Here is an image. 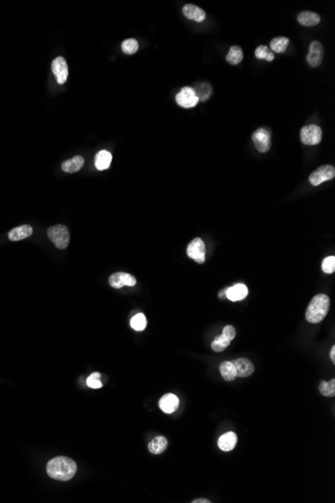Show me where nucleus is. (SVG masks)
<instances>
[{"instance_id": "obj_1", "label": "nucleus", "mask_w": 335, "mask_h": 503, "mask_svg": "<svg viewBox=\"0 0 335 503\" xmlns=\"http://www.w3.org/2000/svg\"><path fill=\"white\" fill-rule=\"evenodd\" d=\"M76 463L66 456H58L46 464V472L53 479L69 481L76 473Z\"/></svg>"}, {"instance_id": "obj_2", "label": "nucleus", "mask_w": 335, "mask_h": 503, "mask_svg": "<svg viewBox=\"0 0 335 503\" xmlns=\"http://www.w3.org/2000/svg\"><path fill=\"white\" fill-rule=\"evenodd\" d=\"M329 307L330 300L326 294L321 293L315 295L307 307L305 313L306 320L311 323H321L327 316Z\"/></svg>"}, {"instance_id": "obj_3", "label": "nucleus", "mask_w": 335, "mask_h": 503, "mask_svg": "<svg viewBox=\"0 0 335 503\" xmlns=\"http://www.w3.org/2000/svg\"><path fill=\"white\" fill-rule=\"evenodd\" d=\"M47 236L58 249H66L71 240V235L68 227L65 225H54L47 230Z\"/></svg>"}, {"instance_id": "obj_4", "label": "nucleus", "mask_w": 335, "mask_h": 503, "mask_svg": "<svg viewBox=\"0 0 335 503\" xmlns=\"http://www.w3.org/2000/svg\"><path fill=\"white\" fill-rule=\"evenodd\" d=\"M301 142L307 146H314L321 142L322 130L317 125L304 126L300 131Z\"/></svg>"}, {"instance_id": "obj_5", "label": "nucleus", "mask_w": 335, "mask_h": 503, "mask_svg": "<svg viewBox=\"0 0 335 503\" xmlns=\"http://www.w3.org/2000/svg\"><path fill=\"white\" fill-rule=\"evenodd\" d=\"M335 176V169L331 165H323L316 169L309 176V181L313 186H318L323 182L333 179Z\"/></svg>"}, {"instance_id": "obj_6", "label": "nucleus", "mask_w": 335, "mask_h": 503, "mask_svg": "<svg viewBox=\"0 0 335 503\" xmlns=\"http://www.w3.org/2000/svg\"><path fill=\"white\" fill-rule=\"evenodd\" d=\"M252 141L259 152L266 153L271 148V133L265 128H260L253 133Z\"/></svg>"}, {"instance_id": "obj_7", "label": "nucleus", "mask_w": 335, "mask_h": 503, "mask_svg": "<svg viewBox=\"0 0 335 503\" xmlns=\"http://www.w3.org/2000/svg\"><path fill=\"white\" fill-rule=\"evenodd\" d=\"M188 256L196 262L203 264L206 259V247L201 238H195L191 241L187 247Z\"/></svg>"}, {"instance_id": "obj_8", "label": "nucleus", "mask_w": 335, "mask_h": 503, "mask_svg": "<svg viewBox=\"0 0 335 503\" xmlns=\"http://www.w3.org/2000/svg\"><path fill=\"white\" fill-rule=\"evenodd\" d=\"M176 102L180 107L184 108H191L197 106V104L199 103V99L197 98L193 88L185 87L176 96Z\"/></svg>"}, {"instance_id": "obj_9", "label": "nucleus", "mask_w": 335, "mask_h": 503, "mask_svg": "<svg viewBox=\"0 0 335 503\" xmlns=\"http://www.w3.org/2000/svg\"><path fill=\"white\" fill-rule=\"evenodd\" d=\"M324 56L323 45L319 41H312L309 46V52L306 60L311 68H318L322 64Z\"/></svg>"}, {"instance_id": "obj_10", "label": "nucleus", "mask_w": 335, "mask_h": 503, "mask_svg": "<svg viewBox=\"0 0 335 503\" xmlns=\"http://www.w3.org/2000/svg\"><path fill=\"white\" fill-rule=\"evenodd\" d=\"M108 284L114 288H122L123 287H135L137 285V279L130 273L116 272L109 276Z\"/></svg>"}, {"instance_id": "obj_11", "label": "nucleus", "mask_w": 335, "mask_h": 503, "mask_svg": "<svg viewBox=\"0 0 335 503\" xmlns=\"http://www.w3.org/2000/svg\"><path fill=\"white\" fill-rule=\"evenodd\" d=\"M52 70L59 85H62L67 82L69 75V67L65 58L58 56L55 59H53L52 64Z\"/></svg>"}, {"instance_id": "obj_12", "label": "nucleus", "mask_w": 335, "mask_h": 503, "mask_svg": "<svg viewBox=\"0 0 335 503\" xmlns=\"http://www.w3.org/2000/svg\"><path fill=\"white\" fill-rule=\"evenodd\" d=\"M179 398L176 395L171 394V393L164 395L159 401V409L166 414H172L175 411H177V409L179 408Z\"/></svg>"}, {"instance_id": "obj_13", "label": "nucleus", "mask_w": 335, "mask_h": 503, "mask_svg": "<svg viewBox=\"0 0 335 503\" xmlns=\"http://www.w3.org/2000/svg\"><path fill=\"white\" fill-rule=\"evenodd\" d=\"M232 363L234 364L237 372V377H240V378H246V377L251 376L254 373V365L249 359L246 358H240L233 360Z\"/></svg>"}, {"instance_id": "obj_14", "label": "nucleus", "mask_w": 335, "mask_h": 503, "mask_svg": "<svg viewBox=\"0 0 335 503\" xmlns=\"http://www.w3.org/2000/svg\"><path fill=\"white\" fill-rule=\"evenodd\" d=\"M183 14L188 19L196 22H203L206 18V12L204 9L194 4H186L183 7Z\"/></svg>"}, {"instance_id": "obj_15", "label": "nucleus", "mask_w": 335, "mask_h": 503, "mask_svg": "<svg viewBox=\"0 0 335 503\" xmlns=\"http://www.w3.org/2000/svg\"><path fill=\"white\" fill-rule=\"evenodd\" d=\"M248 295V288L243 284L235 285L226 290V297L231 302L242 301Z\"/></svg>"}, {"instance_id": "obj_16", "label": "nucleus", "mask_w": 335, "mask_h": 503, "mask_svg": "<svg viewBox=\"0 0 335 503\" xmlns=\"http://www.w3.org/2000/svg\"><path fill=\"white\" fill-rule=\"evenodd\" d=\"M34 233V228L30 225H21L14 227L8 233V238L11 241H19L31 236Z\"/></svg>"}, {"instance_id": "obj_17", "label": "nucleus", "mask_w": 335, "mask_h": 503, "mask_svg": "<svg viewBox=\"0 0 335 503\" xmlns=\"http://www.w3.org/2000/svg\"><path fill=\"white\" fill-rule=\"evenodd\" d=\"M238 441L237 435L234 432H228L223 434L218 440V446L222 451H231L236 447Z\"/></svg>"}, {"instance_id": "obj_18", "label": "nucleus", "mask_w": 335, "mask_h": 503, "mask_svg": "<svg viewBox=\"0 0 335 503\" xmlns=\"http://www.w3.org/2000/svg\"><path fill=\"white\" fill-rule=\"evenodd\" d=\"M297 20L301 25L312 27L320 22V17L312 11H302L297 15Z\"/></svg>"}, {"instance_id": "obj_19", "label": "nucleus", "mask_w": 335, "mask_h": 503, "mask_svg": "<svg viewBox=\"0 0 335 503\" xmlns=\"http://www.w3.org/2000/svg\"><path fill=\"white\" fill-rule=\"evenodd\" d=\"M85 160L82 156H74L73 158L65 161L61 165V169L67 173H75L82 169Z\"/></svg>"}, {"instance_id": "obj_20", "label": "nucleus", "mask_w": 335, "mask_h": 503, "mask_svg": "<svg viewBox=\"0 0 335 503\" xmlns=\"http://www.w3.org/2000/svg\"><path fill=\"white\" fill-rule=\"evenodd\" d=\"M111 159H113V156H111V154L108 151L102 150L97 154V156H95V159H94L95 167H97L98 170H101V171L106 170L109 167Z\"/></svg>"}, {"instance_id": "obj_21", "label": "nucleus", "mask_w": 335, "mask_h": 503, "mask_svg": "<svg viewBox=\"0 0 335 503\" xmlns=\"http://www.w3.org/2000/svg\"><path fill=\"white\" fill-rule=\"evenodd\" d=\"M220 373L225 381L231 382L237 378L236 368L232 361H223L220 365Z\"/></svg>"}, {"instance_id": "obj_22", "label": "nucleus", "mask_w": 335, "mask_h": 503, "mask_svg": "<svg viewBox=\"0 0 335 503\" xmlns=\"http://www.w3.org/2000/svg\"><path fill=\"white\" fill-rule=\"evenodd\" d=\"M168 447V440L164 436L155 437L149 444V450L153 454H161Z\"/></svg>"}, {"instance_id": "obj_23", "label": "nucleus", "mask_w": 335, "mask_h": 503, "mask_svg": "<svg viewBox=\"0 0 335 503\" xmlns=\"http://www.w3.org/2000/svg\"><path fill=\"white\" fill-rule=\"evenodd\" d=\"M243 57H244L243 51L240 46L232 45L229 50L228 54L226 55V60L229 62L230 65L236 66V65L240 64V62L243 60Z\"/></svg>"}, {"instance_id": "obj_24", "label": "nucleus", "mask_w": 335, "mask_h": 503, "mask_svg": "<svg viewBox=\"0 0 335 503\" xmlns=\"http://www.w3.org/2000/svg\"><path fill=\"white\" fill-rule=\"evenodd\" d=\"M289 38L286 36H277L274 37L270 42V46L273 52L277 54H283L287 50V46L289 45Z\"/></svg>"}, {"instance_id": "obj_25", "label": "nucleus", "mask_w": 335, "mask_h": 503, "mask_svg": "<svg viewBox=\"0 0 335 503\" xmlns=\"http://www.w3.org/2000/svg\"><path fill=\"white\" fill-rule=\"evenodd\" d=\"M195 90V93L197 98L199 99V101H206L208 100L211 96L212 93V88L210 86V84L208 83H201L200 85L197 86L196 89H194Z\"/></svg>"}, {"instance_id": "obj_26", "label": "nucleus", "mask_w": 335, "mask_h": 503, "mask_svg": "<svg viewBox=\"0 0 335 503\" xmlns=\"http://www.w3.org/2000/svg\"><path fill=\"white\" fill-rule=\"evenodd\" d=\"M131 326L137 332H141L147 327V319L145 314L138 313L131 320Z\"/></svg>"}, {"instance_id": "obj_27", "label": "nucleus", "mask_w": 335, "mask_h": 503, "mask_svg": "<svg viewBox=\"0 0 335 503\" xmlns=\"http://www.w3.org/2000/svg\"><path fill=\"white\" fill-rule=\"evenodd\" d=\"M319 392L325 397H334L335 395V380L332 379L329 382L322 381L319 384Z\"/></svg>"}, {"instance_id": "obj_28", "label": "nucleus", "mask_w": 335, "mask_h": 503, "mask_svg": "<svg viewBox=\"0 0 335 503\" xmlns=\"http://www.w3.org/2000/svg\"><path fill=\"white\" fill-rule=\"evenodd\" d=\"M230 342H231V341H229L223 335L218 336L212 342V349L214 352H217V353L223 352L230 344Z\"/></svg>"}, {"instance_id": "obj_29", "label": "nucleus", "mask_w": 335, "mask_h": 503, "mask_svg": "<svg viewBox=\"0 0 335 503\" xmlns=\"http://www.w3.org/2000/svg\"><path fill=\"white\" fill-rule=\"evenodd\" d=\"M122 50L126 54H134L139 50V42L134 38H129L123 41Z\"/></svg>"}, {"instance_id": "obj_30", "label": "nucleus", "mask_w": 335, "mask_h": 503, "mask_svg": "<svg viewBox=\"0 0 335 503\" xmlns=\"http://www.w3.org/2000/svg\"><path fill=\"white\" fill-rule=\"evenodd\" d=\"M100 379H101L100 373H98V372L92 373L87 380V385L92 389H100L103 387V384L100 381Z\"/></svg>"}, {"instance_id": "obj_31", "label": "nucleus", "mask_w": 335, "mask_h": 503, "mask_svg": "<svg viewBox=\"0 0 335 503\" xmlns=\"http://www.w3.org/2000/svg\"><path fill=\"white\" fill-rule=\"evenodd\" d=\"M322 270L327 273L331 274L335 271V257L334 256H328L324 258L322 261Z\"/></svg>"}, {"instance_id": "obj_32", "label": "nucleus", "mask_w": 335, "mask_h": 503, "mask_svg": "<svg viewBox=\"0 0 335 503\" xmlns=\"http://www.w3.org/2000/svg\"><path fill=\"white\" fill-rule=\"evenodd\" d=\"M271 52L269 51L268 46L266 45H260L258 46V48L255 50V56H256L258 59H265L267 58V56L269 55Z\"/></svg>"}, {"instance_id": "obj_33", "label": "nucleus", "mask_w": 335, "mask_h": 503, "mask_svg": "<svg viewBox=\"0 0 335 503\" xmlns=\"http://www.w3.org/2000/svg\"><path fill=\"white\" fill-rule=\"evenodd\" d=\"M223 336L227 338L229 341H233L236 337V329L233 325H226L223 329Z\"/></svg>"}, {"instance_id": "obj_34", "label": "nucleus", "mask_w": 335, "mask_h": 503, "mask_svg": "<svg viewBox=\"0 0 335 503\" xmlns=\"http://www.w3.org/2000/svg\"><path fill=\"white\" fill-rule=\"evenodd\" d=\"M193 503H210L211 501L208 500V499H203V498H200V499H195L192 501Z\"/></svg>"}, {"instance_id": "obj_35", "label": "nucleus", "mask_w": 335, "mask_h": 503, "mask_svg": "<svg viewBox=\"0 0 335 503\" xmlns=\"http://www.w3.org/2000/svg\"><path fill=\"white\" fill-rule=\"evenodd\" d=\"M330 358H331L332 361L334 363V361H335V347H334V345H333V347H332V348H331V350H330Z\"/></svg>"}, {"instance_id": "obj_36", "label": "nucleus", "mask_w": 335, "mask_h": 503, "mask_svg": "<svg viewBox=\"0 0 335 503\" xmlns=\"http://www.w3.org/2000/svg\"><path fill=\"white\" fill-rule=\"evenodd\" d=\"M274 58H275V55H274V54H273L272 52H271V53L269 54V55L267 56L266 60H267V61H273V60H274Z\"/></svg>"}, {"instance_id": "obj_37", "label": "nucleus", "mask_w": 335, "mask_h": 503, "mask_svg": "<svg viewBox=\"0 0 335 503\" xmlns=\"http://www.w3.org/2000/svg\"><path fill=\"white\" fill-rule=\"evenodd\" d=\"M226 290H227V288H225V289H223V290H221V292L219 293V297H223V296H224V295L226 296Z\"/></svg>"}]
</instances>
